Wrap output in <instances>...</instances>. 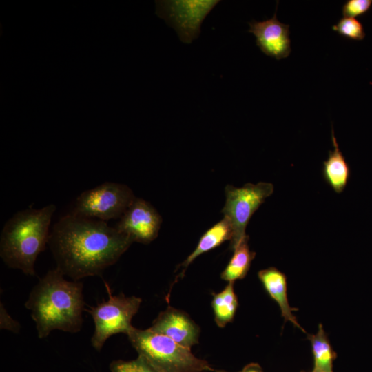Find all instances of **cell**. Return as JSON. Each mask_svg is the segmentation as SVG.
<instances>
[{
	"mask_svg": "<svg viewBox=\"0 0 372 372\" xmlns=\"http://www.w3.org/2000/svg\"><path fill=\"white\" fill-rule=\"evenodd\" d=\"M105 285L108 300H103L88 309H85L94 320V332L91 344L99 351L110 336L118 333L128 335L133 327L132 319L138 312L142 302L141 298L136 296H125L123 293L114 296L106 282Z\"/></svg>",
	"mask_w": 372,
	"mask_h": 372,
	"instance_id": "obj_5",
	"label": "cell"
},
{
	"mask_svg": "<svg viewBox=\"0 0 372 372\" xmlns=\"http://www.w3.org/2000/svg\"><path fill=\"white\" fill-rule=\"evenodd\" d=\"M333 149L329 152L327 159L323 162L322 174L326 182L336 193H342L347 185L350 170L340 150L333 128H331Z\"/></svg>",
	"mask_w": 372,
	"mask_h": 372,
	"instance_id": "obj_13",
	"label": "cell"
},
{
	"mask_svg": "<svg viewBox=\"0 0 372 372\" xmlns=\"http://www.w3.org/2000/svg\"><path fill=\"white\" fill-rule=\"evenodd\" d=\"M149 329L189 349L198 342V325L186 313L172 307L160 313Z\"/></svg>",
	"mask_w": 372,
	"mask_h": 372,
	"instance_id": "obj_11",
	"label": "cell"
},
{
	"mask_svg": "<svg viewBox=\"0 0 372 372\" xmlns=\"http://www.w3.org/2000/svg\"><path fill=\"white\" fill-rule=\"evenodd\" d=\"M273 192L270 183H247L241 187L227 185L225 188V203L222 209L230 221L233 236L230 249H234L248 236L245 229L249 220L266 198Z\"/></svg>",
	"mask_w": 372,
	"mask_h": 372,
	"instance_id": "obj_6",
	"label": "cell"
},
{
	"mask_svg": "<svg viewBox=\"0 0 372 372\" xmlns=\"http://www.w3.org/2000/svg\"><path fill=\"white\" fill-rule=\"evenodd\" d=\"M276 10L277 7L271 19L249 22L248 32L255 36L257 46L265 54L279 60L287 57L291 49L289 25L278 21Z\"/></svg>",
	"mask_w": 372,
	"mask_h": 372,
	"instance_id": "obj_10",
	"label": "cell"
},
{
	"mask_svg": "<svg viewBox=\"0 0 372 372\" xmlns=\"http://www.w3.org/2000/svg\"><path fill=\"white\" fill-rule=\"evenodd\" d=\"M372 6V0H347L342 6L344 17L355 18L367 13Z\"/></svg>",
	"mask_w": 372,
	"mask_h": 372,
	"instance_id": "obj_20",
	"label": "cell"
},
{
	"mask_svg": "<svg viewBox=\"0 0 372 372\" xmlns=\"http://www.w3.org/2000/svg\"><path fill=\"white\" fill-rule=\"evenodd\" d=\"M127 336L138 354L160 372H203L211 369L207 361L196 358L190 349L149 329L133 327Z\"/></svg>",
	"mask_w": 372,
	"mask_h": 372,
	"instance_id": "obj_4",
	"label": "cell"
},
{
	"mask_svg": "<svg viewBox=\"0 0 372 372\" xmlns=\"http://www.w3.org/2000/svg\"><path fill=\"white\" fill-rule=\"evenodd\" d=\"M311 372H320V371H316L312 370Z\"/></svg>",
	"mask_w": 372,
	"mask_h": 372,
	"instance_id": "obj_23",
	"label": "cell"
},
{
	"mask_svg": "<svg viewBox=\"0 0 372 372\" xmlns=\"http://www.w3.org/2000/svg\"><path fill=\"white\" fill-rule=\"evenodd\" d=\"M233 231L229 220L224 216L223 218L207 230L200 237L197 247L187 259L179 265L183 267L180 276H183L187 267L200 255L209 251L226 240L232 238Z\"/></svg>",
	"mask_w": 372,
	"mask_h": 372,
	"instance_id": "obj_14",
	"label": "cell"
},
{
	"mask_svg": "<svg viewBox=\"0 0 372 372\" xmlns=\"http://www.w3.org/2000/svg\"><path fill=\"white\" fill-rule=\"evenodd\" d=\"M214 372H228L222 369H211ZM238 372H264L261 366L258 363H249L247 364L241 371Z\"/></svg>",
	"mask_w": 372,
	"mask_h": 372,
	"instance_id": "obj_22",
	"label": "cell"
},
{
	"mask_svg": "<svg viewBox=\"0 0 372 372\" xmlns=\"http://www.w3.org/2000/svg\"><path fill=\"white\" fill-rule=\"evenodd\" d=\"M54 204L17 212L5 223L0 238V256L10 268L35 276L38 255L48 244Z\"/></svg>",
	"mask_w": 372,
	"mask_h": 372,
	"instance_id": "obj_3",
	"label": "cell"
},
{
	"mask_svg": "<svg viewBox=\"0 0 372 372\" xmlns=\"http://www.w3.org/2000/svg\"><path fill=\"white\" fill-rule=\"evenodd\" d=\"M110 370L111 372H160L141 355L132 360H114L110 364Z\"/></svg>",
	"mask_w": 372,
	"mask_h": 372,
	"instance_id": "obj_19",
	"label": "cell"
},
{
	"mask_svg": "<svg viewBox=\"0 0 372 372\" xmlns=\"http://www.w3.org/2000/svg\"><path fill=\"white\" fill-rule=\"evenodd\" d=\"M332 29L342 37L355 41H362L366 35L362 23L355 18L343 17Z\"/></svg>",
	"mask_w": 372,
	"mask_h": 372,
	"instance_id": "obj_18",
	"label": "cell"
},
{
	"mask_svg": "<svg viewBox=\"0 0 372 372\" xmlns=\"http://www.w3.org/2000/svg\"><path fill=\"white\" fill-rule=\"evenodd\" d=\"M132 242L105 221L72 213L55 223L48 240L56 268L74 281L101 276Z\"/></svg>",
	"mask_w": 372,
	"mask_h": 372,
	"instance_id": "obj_1",
	"label": "cell"
},
{
	"mask_svg": "<svg viewBox=\"0 0 372 372\" xmlns=\"http://www.w3.org/2000/svg\"><path fill=\"white\" fill-rule=\"evenodd\" d=\"M56 267L39 280L25 303L36 324L39 338L54 330L70 333L81 331L85 302L83 283L68 281Z\"/></svg>",
	"mask_w": 372,
	"mask_h": 372,
	"instance_id": "obj_2",
	"label": "cell"
},
{
	"mask_svg": "<svg viewBox=\"0 0 372 372\" xmlns=\"http://www.w3.org/2000/svg\"><path fill=\"white\" fill-rule=\"evenodd\" d=\"M248 240L249 236L234 249L230 261L221 273L223 280L234 282L246 276L256 256V253L249 249Z\"/></svg>",
	"mask_w": 372,
	"mask_h": 372,
	"instance_id": "obj_16",
	"label": "cell"
},
{
	"mask_svg": "<svg viewBox=\"0 0 372 372\" xmlns=\"http://www.w3.org/2000/svg\"><path fill=\"white\" fill-rule=\"evenodd\" d=\"M258 276L267 293L278 303L285 321L291 322L296 327L305 333L292 313L297 309L291 307L289 304L285 275L276 267H269L260 270Z\"/></svg>",
	"mask_w": 372,
	"mask_h": 372,
	"instance_id": "obj_12",
	"label": "cell"
},
{
	"mask_svg": "<svg viewBox=\"0 0 372 372\" xmlns=\"http://www.w3.org/2000/svg\"><path fill=\"white\" fill-rule=\"evenodd\" d=\"M0 310L1 329H7L17 333H19L20 324L8 313L2 303H1Z\"/></svg>",
	"mask_w": 372,
	"mask_h": 372,
	"instance_id": "obj_21",
	"label": "cell"
},
{
	"mask_svg": "<svg viewBox=\"0 0 372 372\" xmlns=\"http://www.w3.org/2000/svg\"><path fill=\"white\" fill-rule=\"evenodd\" d=\"M307 339L311 344L313 357V371L320 372H333V363L336 359L333 351L322 324L318 325L316 334H308Z\"/></svg>",
	"mask_w": 372,
	"mask_h": 372,
	"instance_id": "obj_15",
	"label": "cell"
},
{
	"mask_svg": "<svg viewBox=\"0 0 372 372\" xmlns=\"http://www.w3.org/2000/svg\"><path fill=\"white\" fill-rule=\"evenodd\" d=\"M234 282H229L226 287L220 293H212L211 305L215 316V322L220 327H224L231 322L238 307V299L234 289Z\"/></svg>",
	"mask_w": 372,
	"mask_h": 372,
	"instance_id": "obj_17",
	"label": "cell"
},
{
	"mask_svg": "<svg viewBox=\"0 0 372 372\" xmlns=\"http://www.w3.org/2000/svg\"><path fill=\"white\" fill-rule=\"evenodd\" d=\"M161 221V216L149 202L136 197L115 227L133 242L148 244L157 237Z\"/></svg>",
	"mask_w": 372,
	"mask_h": 372,
	"instance_id": "obj_9",
	"label": "cell"
},
{
	"mask_svg": "<svg viewBox=\"0 0 372 372\" xmlns=\"http://www.w3.org/2000/svg\"><path fill=\"white\" fill-rule=\"evenodd\" d=\"M135 198L127 185L105 182L83 192L71 213L107 222L121 218Z\"/></svg>",
	"mask_w": 372,
	"mask_h": 372,
	"instance_id": "obj_7",
	"label": "cell"
},
{
	"mask_svg": "<svg viewBox=\"0 0 372 372\" xmlns=\"http://www.w3.org/2000/svg\"><path fill=\"white\" fill-rule=\"evenodd\" d=\"M218 2L217 0L158 1V14L176 30L181 41L189 43L198 37L204 19Z\"/></svg>",
	"mask_w": 372,
	"mask_h": 372,
	"instance_id": "obj_8",
	"label": "cell"
}]
</instances>
